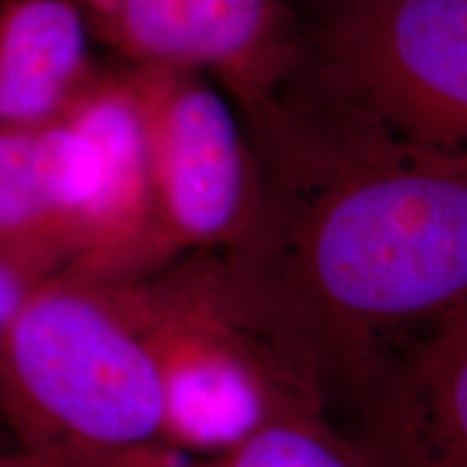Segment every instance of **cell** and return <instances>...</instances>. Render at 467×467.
I'll return each instance as SVG.
<instances>
[{"label": "cell", "mask_w": 467, "mask_h": 467, "mask_svg": "<svg viewBox=\"0 0 467 467\" xmlns=\"http://www.w3.org/2000/svg\"><path fill=\"white\" fill-rule=\"evenodd\" d=\"M258 175L227 290L301 381L317 353L467 301V154L407 141L299 67L244 110Z\"/></svg>", "instance_id": "1"}, {"label": "cell", "mask_w": 467, "mask_h": 467, "mask_svg": "<svg viewBox=\"0 0 467 467\" xmlns=\"http://www.w3.org/2000/svg\"><path fill=\"white\" fill-rule=\"evenodd\" d=\"M0 420L28 452L113 459L161 443L162 399L119 275L67 266L0 340Z\"/></svg>", "instance_id": "2"}, {"label": "cell", "mask_w": 467, "mask_h": 467, "mask_svg": "<svg viewBox=\"0 0 467 467\" xmlns=\"http://www.w3.org/2000/svg\"><path fill=\"white\" fill-rule=\"evenodd\" d=\"M119 285L159 375L161 446L217 459L312 407L303 383L236 307L221 260L197 254L167 271L119 275Z\"/></svg>", "instance_id": "3"}, {"label": "cell", "mask_w": 467, "mask_h": 467, "mask_svg": "<svg viewBox=\"0 0 467 467\" xmlns=\"http://www.w3.org/2000/svg\"><path fill=\"white\" fill-rule=\"evenodd\" d=\"M301 69L407 141L467 154V0H334Z\"/></svg>", "instance_id": "4"}, {"label": "cell", "mask_w": 467, "mask_h": 467, "mask_svg": "<svg viewBox=\"0 0 467 467\" xmlns=\"http://www.w3.org/2000/svg\"><path fill=\"white\" fill-rule=\"evenodd\" d=\"M35 171L69 266L102 275L167 266L128 69L100 72L66 113L35 130Z\"/></svg>", "instance_id": "5"}, {"label": "cell", "mask_w": 467, "mask_h": 467, "mask_svg": "<svg viewBox=\"0 0 467 467\" xmlns=\"http://www.w3.org/2000/svg\"><path fill=\"white\" fill-rule=\"evenodd\" d=\"M128 76L141 109L162 260L232 247L258 200L243 117L195 69L128 67Z\"/></svg>", "instance_id": "6"}, {"label": "cell", "mask_w": 467, "mask_h": 467, "mask_svg": "<svg viewBox=\"0 0 467 467\" xmlns=\"http://www.w3.org/2000/svg\"><path fill=\"white\" fill-rule=\"evenodd\" d=\"M93 42L130 67H184L214 78L241 110L258 107L306 55L284 0H74Z\"/></svg>", "instance_id": "7"}, {"label": "cell", "mask_w": 467, "mask_h": 467, "mask_svg": "<svg viewBox=\"0 0 467 467\" xmlns=\"http://www.w3.org/2000/svg\"><path fill=\"white\" fill-rule=\"evenodd\" d=\"M91 42L74 0H0V128L66 113L100 74Z\"/></svg>", "instance_id": "8"}, {"label": "cell", "mask_w": 467, "mask_h": 467, "mask_svg": "<svg viewBox=\"0 0 467 467\" xmlns=\"http://www.w3.org/2000/svg\"><path fill=\"white\" fill-rule=\"evenodd\" d=\"M418 448L431 467H467V301L433 323L416 368Z\"/></svg>", "instance_id": "9"}, {"label": "cell", "mask_w": 467, "mask_h": 467, "mask_svg": "<svg viewBox=\"0 0 467 467\" xmlns=\"http://www.w3.org/2000/svg\"><path fill=\"white\" fill-rule=\"evenodd\" d=\"M35 130L0 128V249L67 268L35 171Z\"/></svg>", "instance_id": "10"}, {"label": "cell", "mask_w": 467, "mask_h": 467, "mask_svg": "<svg viewBox=\"0 0 467 467\" xmlns=\"http://www.w3.org/2000/svg\"><path fill=\"white\" fill-rule=\"evenodd\" d=\"M200 467H372L361 452L320 420L312 407L296 409L249 437L236 451Z\"/></svg>", "instance_id": "11"}, {"label": "cell", "mask_w": 467, "mask_h": 467, "mask_svg": "<svg viewBox=\"0 0 467 467\" xmlns=\"http://www.w3.org/2000/svg\"><path fill=\"white\" fill-rule=\"evenodd\" d=\"M63 268H55L28 255L0 249V340L25 312L35 292Z\"/></svg>", "instance_id": "12"}, {"label": "cell", "mask_w": 467, "mask_h": 467, "mask_svg": "<svg viewBox=\"0 0 467 467\" xmlns=\"http://www.w3.org/2000/svg\"><path fill=\"white\" fill-rule=\"evenodd\" d=\"M109 459L93 461L63 454H44L28 451H0V467H104Z\"/></svg>", "instance_id": "13"}, {"label": "cell", "mask_w": 467, "mask_h": 467, "mask_svg": "<svg viewBox=\"0 0 467 467\" xmlns=\"http://www.w3.org/2000/svg\"><path fill=\"white\" fill-rule=\"evenodd\" d=\"M107 467H200L191 465L182 459V454L171 451V448L161 446H148L141 451H134L128 454H119V457L110 459Z\"/></svg>", "instance_id": "14"}, {"label": "cell", "mask_w": 467, "mask_h": 467, "mask_svg": "<svg viewBox=\"0 0 467 467\" xmlns=\"http://www.w3.org/2000/svg\"><path fill=\"white\" fill-rule=\"evenodd\" d=\"M407 465H409V467H431L429 463H426V461H424V459H420V457H418V454H416V452H411V451H409V459H407Z\"/></svg>", "instance_id": "15"}, {"label": "cell", "mask_w": 467, "mask_h": 467, "mask_svg": "<svg viewBox=\"0 0 467 467\" xmlns=\"http://www.w3.org/2000/svg\"><path fill=\"white\" fill-rule=\"evenodd\" d=\"M3 424H5V422H3Z\"/></svg>", "instance_id": "16"}]
</instances>
